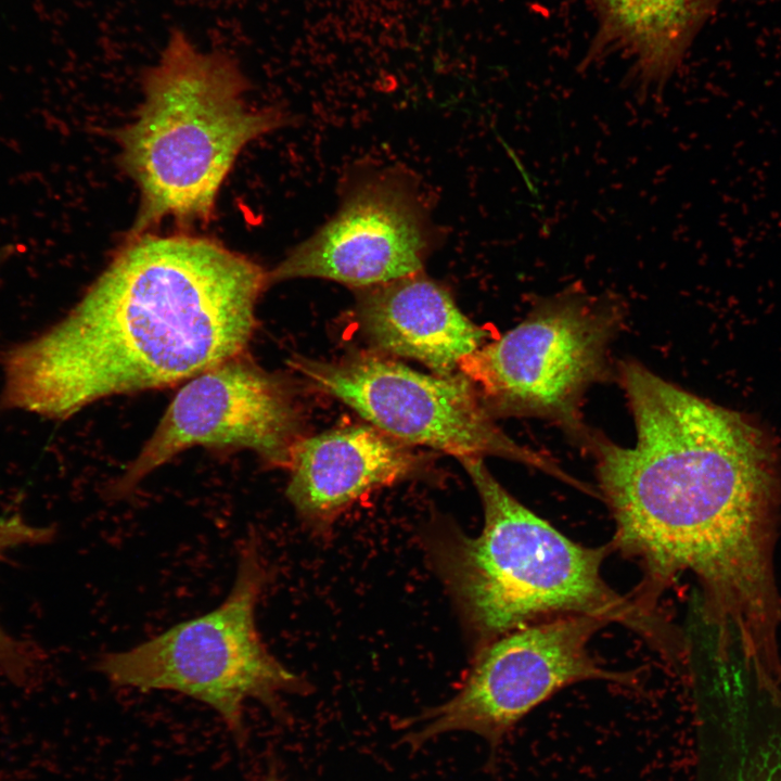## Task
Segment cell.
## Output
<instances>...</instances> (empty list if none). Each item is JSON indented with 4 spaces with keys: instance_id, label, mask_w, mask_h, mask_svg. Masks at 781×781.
<instances>
[{
    "instance_id": "5",
    "label": "cell",
    "mask_w": 781,
    "mask_h": 781,
    "mask_svg": "<svg viewBox=\"0 0 781 781\" xmlns=\"http://www.w3.org/2000/svg\"><path fill=\"white\" fill-rule=\"evenodd\" d=\"M268 573L258 538L249 532L220 605L127 651L103 654L98 669L118 687L175 691L201 701L244 740L246 701L280 716L282 696L308 687L270 653L258 632L256 606Z\"/></svg>"
},
{
    "instance_id": "14",
    "label": "cell",
    "mask_w": 781,
    "mask_h": 781,
    "mask_svg": "<svg viewBox=\"0 0 781 781\" xmlns=\"http://www.w3.org/2000/svg\"><path fill=\"white\" fill-rule=\"evenodd\" d=\"M745 715L734 708L733 761L719 781H781V726L752 733Z\"/></svg>"
},
{
    "instance_id": "8",
    "label": "cell",
    "mask_w": 781,
    "mask_h": 781,
    "mask_svg": "<svg viewBox=\"0 0 781 781\" xmlns=\"http://www.w3.org/2000/svg\"><path fill=\"white\" fill-rule=\"evenodd\" d=\"M605 618L564 615L509 631L484 645L459 692L411 720L405 741L417 748L450 731L473 732L495 752L535 707L585 680L627 683L631 675L605 669L590 654Z\"/></svg>"
},
{
    "instance_id": "4",
    "label": "cell",
    "mask_w": 781,
    "mask_h": 781,
    "mask_svg": "<svg viewBox=\"0 0 781 781\" xmlns=\"http://www.w3.org/2000/svg\"><path fill=\"white\" fill-rule=\"evenodd\" d=\"M136 118L118 131L120 165L140 191L130 239L162 219L207 220L238 155L285 118L245 101L246 78L232 57L199 50L180 29L142 79Z\"/></svg>"
},
{
    "instance_id": "7",
    "label": "cell",
    "mask_w": 781,
    "mask_h": 781,
    "mask_svg": "<svg viewBox=\"0 0 781 781\" xmlns=\"http://www.w3.org/2000/svg\"><path fill=\"white\" fill-rule=\"evenodd\" d=\"M290 366L313 387L405 444L427 446L458 459L502 457L575 483L553 461L508 437L462 374H426L368 354L332 362L294 357Z\"/></svg>"
},
{
    "instance_id": "2",
    "label": "cell",
    "mask_w": 781,
    "mask_h": 781,
    "mask_svg": "<svg viewBox=\"0 0 781 781\" xmlns=\"http://www.w3.org/2000/svg\"><path fill=\"white\" fill-rule=\"evenodd\" d=\"M268 272L207 238L130 239L51 328L2 356L3 408L67 419L243 355Z\"/></svg>"
},
{
    "instance_id": "16",
    "label": "cell",
    "mask_w": 781,
    "mask_h": 781,
    "mask_svg": "<svg viewBox=\"0 0 781 781\" xmlns=\"http://www.w3.org/2000/svg\"><path fill=\"white\" fill-rule=\"evenodd\" d=\"M14 252L15 247L13 245H3L0 247V268L10 259Z\"/></svg>"
},
{
    "instance_id": "3",
    "label": "cell",
    "mask_w": 781,
    "mask_h": 781,
    "mask_svg": "<svg viewBox=\"0 0 781 781\" xmlns=\"http://www.w3.org/2000/svg\"><path fill=\"white\" fill-rule=\"evenodd\" d=\"M482 499L484 527L470 537L444 530L433 545L436 566L483 646L558 616L586 614L619 623L660 645L669 631L654 609L624 597L603 579L612 545L587 547L512 497L483 458L458 459Z\"/></svg>"
},
{
    "instance_id": "10",
    "label": "cell",
    "mask_w": 781,
    "mask_h": 781,
    "mask_svg": "<svg viewBox=\"0 0 781 781\" xmlns=\"http://www.w3.org/2000/svg\"><path fill=\"white\" fill-rule=\"evenodd\" d=\"M432 234L417 193L395 177L355 183L332 218L268 273L364 289L422 272Z\"/></svg>"
},
{
    "instance_id": "6",
    "label": "cell",
    "mask_w": 781,
    "mask_h": 781,
    "mask_svg": "<svg viewBox=\"0 0 781 781\" xmlns=\"http://www.w3.org/2000/svg\"><path fill=\"white\" fill-rule=\"evenodd\" d=\"M618 316L613 297L572 285L464 356L458 369L489 412L546 417L573 427L585 390L604 372Z\"/></svg>"
},
{
    "instance_id": "1",
    "label": "cell",
    "mask_w": 781,
    "mask_h": 781,
    "mask_svg": "<svg viewBox=\"0 0 781 781\" xmlns=\"http://www.w3.org/2000/svg\"><path fill=\"white\" fill-rule=\"evenodd\" d=\"M637 428L632 448L596 443L615 520L612 548L637 560L646 603L680 573L701 582L712 619L746 638L779 625L772 569L779 485L772 446L744 414L635 361L620 367Z\"/></svg>"
},
{
    "instance_id": "17",
    "label": "cell",
    "mask_w": 781,
    "mask_h": 781,
    "mask_svg": "<svg viewBox=\"0 0 781 781\" xmlns=\"http://www.w3.org/2000/svg\"><path fill=\"white\" fill-rule=\"evenodd\" d=\"M266 781H281V780L277 779V778H268Z\"/></svg>"
},
{
    "instance_id": "11",
    "label": "cell",
    "mask_w": 781,
    "mask_h": 781,
    "mask_svg": "<svg viewBox=\"0 0 781 781\" xmlns=\"http://www.w3.org/2000/svg\"><path fill=\"white\" fill-rule=\"evenodd\" d=\"M417 457L374 426L336 428L294 446L286 497L310 526H329L372 489L409 476Z\"/></svg>"
},
{
    "instance_id": "15",
    "label": "cell",
    "mask_w": 781,
    "mask_h": 781,
    "mask_svg": "<svg viewBox=\"0 0 781 781\" xmlns=\"http://www.w3.org/2000/svg\"><path fill=\"white\" fill-rule=\"evenodd\" d=\"M51 537L50 528L31 525L17 514L0 517V555L16 547L46 542ZM37 664L34 651L0 625V670L14 683L24 686L34 678Z\"/></svg>"
},
{
    "instance_id": "13",
    "label": "cell",
    "mask_w": 781,
    "mask_h": 781,
    "mask_svg": "<svg viewBox=\"0 0 781 781\" xmlns=\"http://www.w3.org/2000/svg\"><path fill=\"white\" fill-rule=\"evenodd\" d=\"M597 30L581 68L611 55L630 61L641 101L660 98L720 0H588Z\"/></svg>"
},
{
    "instance_id": "12",
    "label": "cell",
    "mask_w": 781,
    "mask_h": 781,
    "mask_svg": "<svg viewBox=\"0 0 781 781\" xmlns=\"http://www.w3.org/2000/svg\"><path fill=\"white\" fill-rule=\"evenodd\" d=\"M357 311L375 346L418 360L438 375H452L488 336L445 287L422 272L361 289Z\"/></svg>"
},
{
    "instance_id": "9",
    "label": "cell",
    "mask_w": 781,
    "mask_h": 781,
    "mask_svg": "<svg viewBox=\"0 0 781 781\" xmlns=\"http://www.w3.org/2000/svg\"><path fill=\"white\" fill-rule=\"evenodd\" d=\"M299 417L285 383L243 355L188 380L155 431L112 487L131 492L149 474L196 446L246 449L289 469L300 439Z\"/></svg>"
}]
</instances>
